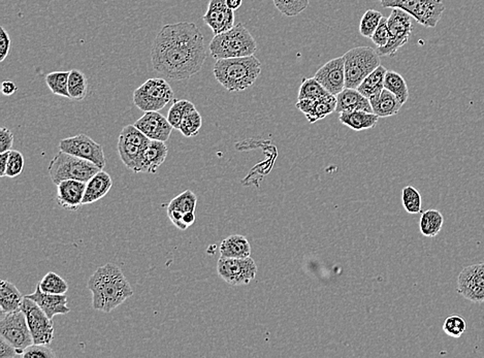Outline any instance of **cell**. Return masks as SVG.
<instances>
[{
    "mask_svg": "<svg viewBox=\"0 0 484 358\" xmlns=\"http://www.w3.org/2000/svg\"><path fill=\"white\" fill-rule=\"evenodd\" d=\"M206 59L204 36L191 22L164 25L151 49L153 70L173 81H183L196 75Z\"/></svg>",
    "mask_w": 484,
    "mask_h": 358,
    "instance_id": "obj_1",
    "label": "cell"
},
{
    "mask_svg": "<svg viewBox=\"0 0 484 358\" xmlns=\"http://www.w3.org/2000/svg\"><path fill=\"white\" fill-rule=\"evenodd\" d=\"M95 310L110 313L133 297V287L127 281L120 267L114 263L99 267L88 280Z\"/></svg>",
    "mask_w": 484,
    "mask_h": 358,
    "instance_id": "obj_2",
    "label": "cell"
},
{
    "mask_svg": "<svg viewBox=\"0 0 484 358\" xmlns=\"http://www.w3.org/2000/svg\"><path fill=\"white\" fill-rule=\"evenodd\" d=\"M261 64L254 55L216 60L213 73L218 83L230 92H241L256 82Z\"/></svg>",
    "mask_w": 484,
    "mask_h": 358,
    "instance_id": "obj_3",
    "label": "cell"
},
{
    "mask_svg": "<svg viewBox=\"0 0 484 358\" xmlns=\"http://www.w3.org/2000/svg\"><path fill=\"white\" fill-rule=\"evenodd\" d=\"M209 50L212 57L216 60L247 57L254 55L257 44L245 25L237 23L228 31L214 36Z\"/></svg>",
    "mask_w": 484,
    "mask_h": 358,
    "instance_id": "obj_4",
    "label": "cell"
},
{
    "mask_svg": "<svg viewBox=\"0 0 484 358\" xmlns=\"http://www.w3.org/2000/svg\"><path fill=\"white\" fill-rule=\"evenodd\" d=\"M99 170L101 168L94 163L62 151L52 159L47 167L50 178L56 185L66 180L87 183Z\"/></svg>",
    "mask_w": 484,
    "mask_h": 358,
    "instance_id": "obj_5",
    "label": "cell"
},
{
    "mask_svg": "<svg viewBox=\"0 0 484 358\" xmlns=\"http://www.w3.org/2000/svg\"><path fill=\"white\" fill-rule=\"evenodd\" d=\"M345 88L358 89L362 81L380 66V56L371 47H356L344 55Z\"/></svg>",
    "mask_w": 484,
    "mask_h": 358,
    "instance_id": "obj_6",
    "label": "cell"
},
{
    "mask_svg": "<svg viewBox=\"0 0 484 358\" xmlns=\"http://www.w3.org/2000/svg\"><path fill=\"white\" fill-rule=\"evenodd\" d=\"M382 8L405 10L419 24L427 28L437 26L445 10L443 0H379Z\"/></svg>",
    "mask_w": 484,
    "mask_h": 358,
    "instance_id": "obj_7",
    "label": "cell"
},
{
    "mask_svg": "<svg viewBox=\"0 0 484 358\" xmlns=\"http://www.w3.org/2000/svg\"><path fill=\"white\" fill-rule=\"evenodd\" d=\"M174 99L170 84L162 77H151L137 88L133 94L135 107L142 112H159Z\"/></svg>",
    "mask_w": 484,
    "mask_h": 358,
    "instance_id": "obj_8",
    "label": "cell"
},
{
    "mask_svg": "<svg viewBox=\"0 0 484 358\" xmlns=\"http://www.w3.org/2000/svg\"><path fill=\"white\" fill-rule=\"evenodd\" d=\"M151 140L133 125H127L119 135L118 153L127 168L140 172L142 156Z\"/></svg>",
    "mask_w": 484,
    "mask_h": 358,
    "instance_id": "obj_9",
    "label": "cell"
},
{
    "mask_svg": "<svg viewBox=\"0 0 484 358\" xmlns=\"http://www.w3.org/2000/svg\"><path fill=\"white\" fill-rule=\"evenodd\" d=\"M0 336L14 346L22 357L24 350L34 344V338L22 310L12 313L1 312Z\"/></svg>",
    "mask_w": 484,
    "mask_h": 358,
    "instance_id": "obj_10",
    "label": "cell"
},
{
    "mask_svg": "<svg viewBox=\"0 0 484 358\" xmlns=\"http://www.w3.org/2000/svg\"><path fill=\"white\" fill-rule=\"evenodd\" d=\"M388 23L390 40L386 46L376 49L378 55L382 57L395 56L402 47L407 44L413 29L412 17L399 8H393L392 14L388 18Z\"/></svg>",
    "mask_w": 484,
    "mask_h": 358,
    "instance_id": "obj_11",
    "label": "cell"
},
{
    "mask_svg": "<svg viewBox=\"0 0 484 358\" xmlns=\"http://www.w3.org/2000/svg\"><path fill=\"white\" fill-rule=\"evenodd\" d=\"M256 263L251 256L247 258H226L220 256L217 262V273L231 286L248 285L256 277Z\"/></svg>",
    "mask_w": 484,
    "mask_h": 358,
    "instance_id": "obj_12",
    "label": "cell"
},
{
    "mask_svg": "<svg viewBox=\"0 0 484 358\" xmlns=\"http://www.w3.org/2000/svg\"><path fill=\"white\" fill-rule=\"evenodd\" d=\"M59 150L73 156L86 159L94 163L101 170L105 167V156L103 146L83 133L61 140L59 143Z\"/></svg>",
    "mask_w": 484,
    "mask_h": 358,
    "instance_id": "obj_13",
    "label": "cell"
},
{
    "mask_svg": "<svg viewBox=\"0 0 484 358\" xmlns=\"http://www.w3.org/2000/svg\"><path fill=\"white\" fill-rule=\"evenodd\" d=\"M27 319L34 344L50 345L54 340V325L38 304L31 299H24L22 309Z\"/></svg>",
    "mask_w": 484,
    "mask_h": 358,
    "instance_id": "obj_14",
    "label": "cell"
},
{
    "mask_svg": "<svg viewBox=\"0 0 484 358\" xmlns=\"http://www.w3.org/2000/svg\"><path fill=\"white\" fill-rule=\"evenodd\" d=\"M457 292L472 303H484V262L462 269L457 278Z\"/></svg>",
    "mask_w": 484,
    "mask_h": 358,
    "instance_id": "obj_15",
    "label": "cell"
},
{
    "mask_svg": "<svg viewBox=\"0 0 484 358\" xmlns=\"http://www.w3.org/2000/svg\"><path fill=\"white\" fill-rule=\"evenodd\" d=\"M315 79L332 96H338L346 87L344 58L338 57L326 62L314 75Z\"/></svg>",
    "mask_w": 484,
    "mask_h": 358,
    "instance_id": "obj_16",
    "label": "cell"
},
{
    "mask_svg": "<svg viewBox=\"0 0 484 358\" xmlns=\"http://www.w3.org/2000/svg\"><path fill=\"white\" fill-rule=\"evenodd\" d=\"M203 20L211 28L214 36H217L235 26V10L228 8L226 0H210Z\"/></svg>",
    "mask_w": 484,
    "mask_h": 358,
    "instance_id": "obj_17",
    "label": "cell"
},
{
    "mask_svg": "<svg viewBox=\"0 0 484 358\" xmlns=\"http://www.w3.org/2000/svg\"><path fill=\"white\" fill-rule=\"evenodd\" d=\"M135 126L140 129L151 141H161L166 143L170 139L174 127L168 122V118L159 112H145L140 119L135 121Z\"/></svg>",
    "mask_w": 484,
    "mask_h": 358,
    "instance_id": "obj_18",
    "label": "cell"
},
{
    "mask_svg": "<svg viewBox=\"0 0 484 358\" xmlns=\"http://www.w3.org/2000/svg\"><path fill=\"white\" fill-rule=\"evenodd\" d=\"M295 107L306 116L309 123L313 124L336 112L337 96L328 94L315 100L302 99V100H298Z\"/></svg>",
    "mask_w": 484,
    "mask_h": 358,
    "instance_id": "obj_19",
    "label": "cell"
},
{
    "mask_svg": "<svg viewBox=\"0 0 484 358\" xmlns=\"http://www.w3.org/2000/svg\"><path fill=\"white\" fill-rule=\"evenodd\" d=\"M57 186L56 202L58 206L68 211L79 210L83 204L85 194L86 183L77 180H66L60 182Z\"/></svg>",
    "mask_w": 484,
    "mask_h": 358,
    "instance_id": "obj_20",
    "label": "cell"
},
{
    "mask_svg": "<svg viewBox=\"0 0 484 358\" xmlns=\"http://www.w3.org/2000/svg\"><path fill=\"white\" fill-rule=\"evenodd\" d=\"M25 297L38 304V307L51 319H53L56 315H66L71 312L66 294H51V293L44 292L40 285L36 286L34 293L25 295Z\"/></svg>",
    "mask_w": 484,
    "mask_h": 358,
    "instance_id": "obj_21",
    "label": "cell"
},
{
    "mask_svg": "<svg viewBox=\"0 0 484 358\" xmlns=\"http://www.w3.org/2000/svg\"><path fill=\"white\" fill-rule=\"evenodd\" d=\"M196 204H198V197L191 191H186L179 194L176 197L170 200L168 206V219L173 224L180 230H186L183 224V215L188 212H196Z\"/></svg>",
    "mask_w": 484,
    "mask_h": 358,
    "instance_id": "obj_22",
    "label": "cell"
},
{
    "mask_svg": "<svg viewBox=\"0 0 484 358\" xmlns=\"http://www.w3.org/2000/svg\"><path fill=\"white\" fill-rule=\"evenodd\" d=\"M366 111L373 112L369 98L362 96L358 89L344 88L337 96V113L345 112Z\"/></svg>",
    "mask_w": 484,
    "mask_h": 358,
    "instance_id": "obj_23",
    "label": "cell"
},
{
    "mask_svg": "<svg viewBox=\"0 0 484 358\" xmlns=\"http://www.w3.org/2000/svg\"><path fill=\"white\" fill-rule=\"evenodd\" d=\"M113 186V181L108 172L99 170L86 183L83 204H91L105 197Z\"/></svg>",
    "mask_w": 484,
    "mask_h": 358,
    "instance_id": "obj_24",
    "label": "cell"
},
{
    "mask_svg": "<svg viewBox=\"0 0 484 358\" xmlns=\"http://www.w3.org/2000/svg\"><path fill=\"white\" fill-rule=\"evenodd\" d=\"M168 154V148L164 142L151 141L142 156L140 172L155 174L166 161Z\"/></svg>",
    "mask_w": 484,
    "mask_h": 358,
    "instance_id": "obj_25",
    "label": "cell"
},
{
    "mask_svg": "<svg viewBox=\"0 0 484 358\" xmlns=\"http://www.w3.org/2000/svg\"><path fill=\"white\" fill-rule=\"evenodd\" d=\"M220 255L226 258H247L251 256L249 241L242 234H231L222 241Z\"/></svg>",
    "mask_w": 484,
    "mask_h": 358,
    "instance_id": "obj_26",
    "label": "cell"
},
{
    "mask_svg": "<svg viewBox=\"0 0 484 358\" xmlns=\"http://www.w3.org/2000/svg\"><path fill=\"white\" fill-rule=\"evenodd\" d=\"M373 113L379 118H388L397 115L402 107V103L395 94L384 88L381 94L375 98L369 99Z\"/></svg>",
    "mask_w": 484,
    "mask_h": 358,
    "instance_id": "obj_27",
    "label": "cell"
},
{
    "mask_svg": "<svg viewBox=\"0 0 484 358\" xmlns=\"http://www.w3.org/2000/svg\"><path fill=\"white\" fill-rule=\"evenodd\" d=\"M339 120L352 130L362 131L374 128L377 125L379 117L373 112L353 111L341 113Z\"/></svg>",
    "mask_w": 484,
    "mask_h": 358,
    "instance_id": "obj_28",
    "label": "cell"
},
{
    "mask_svg": "<svg viewBox=\"0 0 484 358\" xmlns=\"http://www.w3.org/2000/svg\"><path fill=\"white\" fill-rule=\"evenodd\" d=\"M24 299L14 284L2 280L0 282V308L2 313L17 312L22 309Z\"/></svg>",
    "mask_w": 484,
    "mask_h": 358,
    "instance_id": "obj_29",
    "label": "cell"
},
{
    "mask_svg": "<svg viewBox=\"0 0 484 358\" xmlns=\"http://www.w3.org/2000/svg\"><path fill=\"white\" fill-rule=\"evenodd\" d=\"M386 73H388V70H386V66L380 64L360 83L358 87V91L369 98V100L379 96L382 90L384 89V80H386Z\"/></svg>",
    "mask_w": 484,
    "mask_h": 358,
    "instance_id": "obj_30",
    "label": "cell"
},
{
    "mask_svg": "<svg viewBox=\"0 0 484 358\" xmlns=\"http://www.w3.org/2000/svg\"><path fill=\"white\" fill-rule=\"evenodd\" d=\"M443 223H444V218L438 210L425 211L423 213L419 221V230L421 234L427 238H434L437 236L439 232L442 230Z\"/></svg>",
    "mask_w": 484,
    "mask_h": 358,
    "instance_id": "obj_31",
    "label": "cell"
},
{
    "mask_svg": "<svg viewBox=\"0 0 484 358\" xmlns=\"http://www.w3.org/2000/svg\"><path fill=\"white\" fill-rule=\"evenodd\" d=\"M384 88L395 94L402 105L407 103L409 98V90H408L405 79L399 73L388 70L386 80H384Z\"/></svg>",
    "mask_w": 484,
    "mask_h": 358,
    "instance_id": "obj_32",
    "label": "cell"
},
{
    "mask_svg": "<svg viewBox=\"0 0 484 358\" xmlns=\"http://www.w3.org/2000/svg\"><path fill=\"white\" fill-rule=\"evenodd\" d=\"M88 79L85 73L71 70L68 77V92L71 99L83 100L88 94Z\"/></svg>",
    "mask_w": 484,
    "mask_h": 358,
    "instance_id": "obj_33",
    "label": "cell"
},
{
    "mask_svg": "<svg viewBox=\"0 0 484 358\" xmlns=\"http://www.w3.org/2000/svg\"><path fill=\"white\" fill-rule=\"evenodd\" d=\"M328 94H330V92L326 91L325 88L315 77H304L300 86L298 100H302V99L315 100Z\"/></svg>",
    "mask_w": 484,
    "mask_h": 358,
    "instance_id": "obj_34",
    "label": "cell"
},
{
    "mask_svg": "<svg viewBox=\"0 0 484 358\" xmlns=\"http://www.w3.org/2000/svg\"><path fill=\"white\" fill-rule=\"evenodd\" d=\"M71 72H53L47 73L46 84L47 88L58 96L71 98L68 92V77Z\"/></svg>",
    "mask_w": 484,
    "mask_h": 358,
    "instance_id": "obj_35",
    "label": "cell"
},
{
    "mask_svg": "<svg viewBox=\"0 0 484 358\" xmlns=\"http://www.w3.org/2000/svg\"><path fill=\"white\" fill-rule=\"evenodd\" d=\"M203 125V118L200 115V112L194 107L191 111L188 112L186 114L185 117L183 118L182 123H181L180 133L184 135L185 137H196L200 133V128H202Z\"/></svg>",
    "mask_w": 484,
    "mask_h": 358,
    "instance_id": "obj_36",
    "label": "cell"
},
{
    "mask_svg": "<svg viewBox=\"0 0 484 358\" xmlns=\"http://www.w3.org/2000/svg\"><path fill=\"white\" fill-rule=\"evenodd\" d=\"M194 107H196V105L191 101L186 100V99L175 100V103L170 107V111H168V117L166 118H168L170 125L174 127V129H178L179 130L183 118L185 117L188 112L191 111Z\"/></svg>",
    "mask_w": 484,
    "mask_h": 358,
    "instance_id": "obj_37",
    "label": "cell"
},
{
    "mask_svg": "<svg viewBox=\"0 0 484 358\" xmlns=\"http://www.w3.org/2000/svg\"><path fill=\"white\" fill-rule=\"evenodd\" d=\"M38 285L44 292L51 293V294H66L68 290V283L53 271H49Z\"/></svg>",
    "mask_w": 484,
    "mask_h": 358,
    "instance_id": "obj_38",
    "label": "cell"
},
{
    "mask_svg": "<svg viewBox=\"0 0 484 358\" xmlns=\"http://www.w3.org/2000/svg\"><path fill=\"white\" fill-rule=\"evenodd\" d=\"M402 202L404 209L409 214H418L421 212L423 200L421 195L413 186H406L402 191Z\"/></svg>",
    "mask_w": 484,
    "mask_h": 358,
    "instance_id": "obj_39",
    "label": "cell"
},
{
    "mask_svg": "<svg viewBox=\"0 0 484 358\" xmlns=\"http://www.w3.org/2000/svg\"><path fill=\"white\" fill-rule=\"evenodd\" d=\"M277 10L286 17L299 16L310 3V0H273Z\"/></svg>",
    "mask_w": 484,
    "mask_h": 358,
    "instance_id": "obj_40",
    "label": "cell"
},
{
    "mask_svg": "<svg viewBox=\"0 0 484 358\" xmlns=\"http://www.w3.org/2000/svg\"><path fill=\"white\" fill-rule=\"evenodd\" d=\"M382 18H383V16H382L381 13L378 12V10H367L364 16H362V20H360V34H362L364 38H371Z\"/></svg>",
    "mask_w": 484,
    "mask_h": 358,
    "instance_id": "obj_41",
    "label": "cell"
},
{
    "mask_svg": "<svg viewBox=\"0 0 484 358\" xmlns=\"http://www.w3.org/2000/svg\"><path fill=\"white\" fill-rule=\"evenodd\" d=\"M467 329V323L464 319L457 315L447 317L443 325V331L447 336L453 338H461Z\"/></svg>",
    "mask_w": 484,
    "mask_h": 358,
    "instance_id": "obj_42",
    "label": "cell"
},
{
    "mask_svg": "<svg viewBox=\"0 0 484 358\" xmlns=\"http://www.w3.org/2000/svg\"><path fill=\"white\" fill-rule=\"evenodd\" d=\"M24 157L22 153L16 150H10L8 155V167H6V177L8 178H16L24 168Z\"/></svg>",
    "mask_w": 484,
    "mask_h": 358,
    "instance_id": "obj_43",
    "label": "cell"
},
{
    "mask_svg": "<svg viewBox=\"0 0 484 358\" xmlns=\"http://www.w3.org/2000/svg\"><path fill=\"white\" fill-rule=\"evenodd\" d=\"M55 353L53 352L49 345L32 344L24 350L22 357L24 358H54Z\"/></svg>",
    "mask_w": 484,
    "mask_h": 358,
    "instance_id": "obj_44",
    "label": "cell"
},
{
    "mask_svg": "<svg viewBox=\"0 0 484 358\" xmlns=\"http://www.w3.org/2000/svg\"><path fill=\"white\" fill-rule=\"evenodd\" d=\"M371 40L377 46V48H381L388 44V40H390L388 19L384 18V17L381 19L379 25L372 36Z\"/></svg>",
    "mask_w": 484,
    "mask_h": 358,
    "instance_id": "obj_45",
    "label": "cell"
},
{
    "mask_svg": "<svg viewBox=\"0 0 484 358\" xmlns=\"http://www.w3.org/2000/svg\"><path fill=\"white\" fill-rule=\"evenodd\" d=\"M14 144V135L10 129L1 127L0 129V152L4 153L12 150Z\"/></svg>",
    "mask_w": 484,
    "mask_h": 358,
    "instance_id": "obj_46",
    "label": "cell"
},
{
    "mask_svg": "<svg viewBox=\"0 0 484 358\" xmlns=\"http://www.w3.org/2000/svg\"><path fill=\"white\" fill-rule=\"evenodd\" d=\"M10 49V38L3 27H0V62L4 61Z\"/></svg>",
    "mask_w": 484,
    "mask_h": 358,
    "instance_id": "obj_47",
    "label": "cell"
},
{
    "mask_svg": "<svg viewBox=\"0 0 484 358\" xmlns=\"http://www.w3.org/2000/svg\"><path fill=\"white\" fill-rule=\"evenodd\" d=\"M20 357L17 349L0 336V358H16Z\"/></svg>",
    "mask_w": 484,
    "mask_h": 358,
    "instance_id": "obj_48",
    "label": "cell"
},
{
    "mask_svg": "<svg viewBox=\"0 0 484 358\" xmlns=\"http://www.w3.org/2000/svg\"><path fill=\"white\" fill-rule=\"evenodd\" d=\"M18 91V87H17L16 84L12 81H4L1 85V92L3 96H12L13 94H16Z\"/></svg>",
    "mask_w": 484,
    "mask_h": 358,
    "instance_id": "obj_49",
    "label": "cell"
},
{
    "mask_svg": "<svg viewBox=\"0 0 484 358\" xmlns=\"http://www.w3.org/2000/svg\"><path fill=\"white\" fill-rule=\"evenodd\" d=\"M8 155H10V151H8V152L1 153V154H0V177H6V167H8Z\"/></svg>",
    "mask_w": 484,
    "mask_h": 358,
    "instance_id": "obj_50",
    "label": "cell"
},
{
    "mask_svg": "<svg viewBox=\"0 0 484 358\" xmlns=\"http://www.w3.org/2000/svg\"><path fill=\"white\" fill-rule=\"evenodd\" d=\"M182 221L186 228H189L196 222V214H194V212L186 213V214L183 215Z\"/></svg>",
    "mask_w": 484,
    "mask_h": 358,
    "instance_id": "obj_51",
    "label": "cell"
},
{
    "mask_svg": "<svg viewBox=\"0 0 484 358\" xmlns=\"http://www.w3.org/2000/svg\"><path fill=\"white\" fill-rule=\"evenodd\" d=\"M242 3L243 0H226V4L233 10H237V8H241Z\"/></svg>",
    "mask_w": 484,
    "mask_h": 358,
    "instance_id": "obj_52",
    "label": "cell"
}]
</instances>
